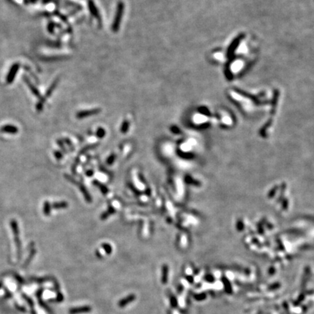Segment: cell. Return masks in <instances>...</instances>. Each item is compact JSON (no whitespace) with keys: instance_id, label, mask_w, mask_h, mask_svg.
Wrapping results in <instances>:
<instances>
[{"instance_id":"13","label":"cell","mask_w":314,"mask_h":314,"mask_svg":"<svg viewBox=\"0 0 314 314\" xmlns=\"http://www.w3.org/2000/svg\"><path fill=\"white\" fill-rule=\"evenodd\" d=\"M103 248H104V250H106L107 254H110V253H111L112 252L111 247H110L109 245H108V244H105V245H103Z\"/></svg>"},{"instance_id":"14","label":"cell","mask_w":314,"mask_h":314,"mask_svg":"<svg viewBox=\"0 0 314 314\" xmlns=\"http://www.w3.org/2000/svg\"><path fill=\"white\" fill-rule=\"evenodd\" d=\"M55 157H56L57 159H60L62 158L61 153H60L59 151H55Z\"/></svg>"},{"instance_id":"15","label":"cell","mask_w":314,"mask_h":314,"mask_svg":"<svg viewBox=\"0 0 314 314\" xmlns=\"http://www.w3.org/2000/svg\"><path fill=\"white\" fill-rule=\"evenodd\" d=\"M0 287H1V284H0Z\"/></svg>"},{"instance_id":"4","label":"cell","mask_w":314,"mask_h":314,"mask_svg":"<svg viewBox=\"0 0 314 314\" xmlns=\"http://www.w3.org/2000/svg\"><path fill=\"white\" fill-rule=\"evenodd\" d=\"M92 311V308L88 305H84V306L77 307V308H73L69 310V313L70 314H80V313H90Z\"/></svg>"},{"instance_id":"2","label":"cell","mask_w":314,"mask_h":314,"mask_svg":"<svg viewBox=\"0 0 314 314\" xmlns=\"http://www.w3.org/2000/svg\"><path fill=\"white\" fill-rule=\"evenodd\" d=\"M20 63H15L9 68V72H8L7 76L6 78V81L7 84H12L15 80V78L16 77V74L18 72L19 68H20Z\"/></svg>"},{"instance_id":"11","label":"cell","mask_w":314,"mask_h":314,"mask_svg":"<svg viewBox=\"0 0 314 314\" xmlns=\"http://www.w3.org/2000/svg\"><path fill=\"white\" fill-rule=\"evenodd\" d=\"M67 206H68L67 203L64 202V201H61V202H55L52 204V208L58 210V209L66 208V207H67Z\"/></svg>"},{"instance_id":"8","label":"cell","mask_w":314,"mask_h":314,"mask_svg":"<svg viewBox=\"0 0 314 314\" xmlns=\"http://www.w3.org/2000/svg\"><path fill=\"white\" fill-rule=\"evenodd\" d=\"M168 273L169 268L167 265L162 266V274H161V283L165 284L168 281Z\"/></svg>"},{"instance_id":"10","label":"cell","mask_w":314,"mask_h":314,"mask_svg":"<svg viewBox=\"0 0 314 314\" xmlns=\"http://www.w3.org/2000/svg\"><path fill=\"white\" fill-rule=\"evenodd\" d=\"M50 209L51 206L50 204V203L48 201H45V204H44V207H43V212L44 214H45L46 216H49L50 214Z\"/></svg>"},{"instance_id":"9","label":"cell","mask_w":314,"mask_h":314,"mask_svg":"<svg viewBox=\"0 0 314 314\" xmlns=\"http://www.w3.org/2000/svg\"><path fill=\"white\" fill-rule=\"evenodd\" d=\"M98 113V110H90L87 111H82L80 112V113H77V117L79 118H84V117H87V116L92 115V114H95V113Z\"/></svg>"},{"instance_id":"3","label":"cell","mask_w":314,"mask_h":314,"mask_svg":"<svg viewBox=\"0 0 314 314\" xmlns=\"http://www.w3.org/2000/svg\"><path fill=\"white\" fill-rule=\"evenodd\" d=\"M123 9H124V4L122 2H120L118 5V9H117V16H116L115 20L113 21V30L114 31H118V28L119 27L120 21H121V17L123 14Z\"/></svg>"},{"instance_id":"1","label":"cell","mask_w":314,"mask_h":314,"mask_svg":"<svg viewBox=\"0 0 314 314\" xmlns=\"http://www.w3.org/2000/svg\"><path fill=\"white\" fill-rule=\"evenodd\" d=\"M9 224H10V227L11 228H12V232H13L14 240H15V243H16V247H17L18 258H20V254H21V243H20V233H19L18 224L17 221L14 219L11 220L10 223Z\"/></svg>"},{"instance_id":"6","label":"cell","mask_w":314,"mask_h":314,"mask_svg":"<svg viewBox=\"0 0 314 314\" xmlns=\"http://www.w3.org/2000/svg\"><path fill=\"white\" fill-rule=\"evenodd\" d=\"M135 299H136V295L135 294H130V295L127 296L126 297H124V298L121 299V300H119V302L118 303V305L120 307V308H124V307H125L126 305H129L130 303H131L132 302H133L134 300H135Z\"/></svg>"},{"instance_id":"12","label":"cell","mask_w":314,"mask_h":314,"mask_svg":"<svg viewBox=\"0 0 314 314\" xmlns=\"http://www.w3.org/2000/svg\"><path fill=\"white\" fill-rule=\"evenodd\" d=\"M170 304H171V306H172V308H176L177 305H178V301H177V299L175 298L172 294H170Z\"/></svg>"},{"instance_id":"5","label":"cell","mask_w":314,"mask_h":314,"mask_svg":"<svg viewBox=\"0 0 314 314\" xmlns=\"http://www.w3.org/2000/svg\"><path fill=\"white\" fill-rule=\"evenodd\" d=\"M0 131L2 132H5V133H9L12 134V135H15L17 132H18V128L15 125L6 124V125L2 126L0 128Z\"/></svg>"},{"instance_id":"7","label":"cell","mask_w":314,"mask_h":314,"mask_svg":"<svg viewBox=\"0 0 314 314\" xmlns=\"http://www.w3.org/2000/svg\"><path fill=\"white\" fill-rule=\"evenodd\" d=\"M23 80L25 81V82H26V84H27V86L28 87V88L31 90V92H32V93L34 94L35 96L38 97V98H40V96H41V94H40L39 91V90L37 89V88L35 86H34V85L32 84V83L31 82V81L29 80V79L26 76H23Z\"/></svg>"}]
</instances>
